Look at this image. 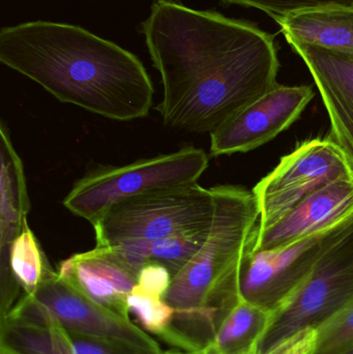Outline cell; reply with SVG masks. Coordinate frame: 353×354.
<instances>
[{"mask_svg":"<svg viewBox=\"0 0 353 354\" xmlns=\"http://www.w3.org/2000/svg\"><path fill=\"white\" fill-rule=\"evenodd\" d=\"M0 62L61 103L109 120H140L153 106L155 89L141 60L77 25L32 21L3 27Z\"/></svg>","mask_w":353,"mask_h":354,"instance_id":"cell-1","label":"cell"},{"mask_svg":"<svg viewBox=\"0 0 353 354\" xmlns=\"http://www.w3.org/2000/svg\"><path fill=\"white\" fill-rule=\"evenodd\" d=\"M1 318L49 326L55 324L79 334L126 347L139 354H159L162 348L130 317L89 299L73 283L48 266L32 295H23Z\"/></svg>","mask_w":353,"mask_h":354,"instance_id":"cell-5","label":"cell"},{"mask_svg":"<svg viewBox=\"0 0 353 354\" xmlns=\"http://www.w3.org/2000/svg\"><path fill=\"white\" fill-rule=\"evenodd\" d=\"M126 308L128 313L138 320L143 330L157 337L167 332L175 315V309L163 299L144 295L136 288L126 297Z\"/></svg>","mask_w":353,"mask_h":354,"instance_id":"cell-20","label":"cell"},{"mask_svg":"<svg viewBox=\"0 0 353 354\" xmlns=\"http://www.w3.org/2000/svg\"><path fill=\"white\" fill-rule=\"evenodd\" d=\"M317 330L307 328L289 337L265 354H313L316 347Z\"/></svg>","mask_w":353,"mask_h":354,"instance_id":"cell-24","label":"cell"},{"mask_svg":"<svg viewBox=\"0 0 353 354\" xmlns=\"http://www.w3.org/2000/svg\"><path fill=\"white\" fill-rule=\"evenodd\" d=\"M343 178H353V169L335 143L329 138L300 143L253 189L260 214L256 232L273 226L300 202Z\"/></svg>","mask_w":353,"mask_h":354,"instance_id":"cell-8","label":"cell"},{"mask_svg":"<svg viewBox=\"0 0 353 354\" xmlns=\"http://www.w3.org/2000/svg\"><path fill=\"white\" fill-rule=\"evenodd\" d=\"M336 354H353V344L348 346L347 348L343 349V351H339Z\"/></svg>","mask_w":353,"mask_h":354,"instance_id":"cell-26","label":"cell"},{"mask_svg":"<svg viewBox=\"0 0 353 354\" xmlns=\"http://www.w3.org/2000/svg\"><path fill=\"white\" fill-rule=\"evenodd\" d=\"M279 68L275 35L251 23L165 124L211 134L277 86Z\"/></svg>","mask_w":353,"mask_h":354,"instance_id":"cell-3","label":"cell"},{"mask_svg":"<svg viewBox=\"0 0 353 354\" xmlns=\"http://www.w3.org/2000/svg\"><path fill=\"white\" fill-rule=\"evenodd\" d=\"M207 167V153L195 147L128 165L101 166L77 180L62 204L93 225L116 202L153 189L197 183Z\"/></svg>","mask_w":353,"mask_h":354,"instance_id":"cell-6","label":"cell"},{"mask_svg":"<svg viewBox=\"0 0 353 354\" xmlns=\"http://www.w3.org/2000/svg\"><path fill=\"white\" fill-rule=\"evenodd\" d=\"M313 354H336L353 344V301L321 324Z\"/></svg>","mask_w":353,"mask_h":354,"instance_id":"cell-21","label":"cell"},{"mask_svg":"<svg viewBox=\"0 0 353 354\" xmlns=\"http://www.w3.org/2000/svg\"><path fill=\"white\" fill-rule=\"evenodd\" d=\"M137 280L138 284L135 287L137 290L162 299L171 284L172 274L165 266L151 262L141 268Z\"/></svg>","mask_w":353,"mask_h":354,"instance_id":"cell-23","label":"cell"},{"mask_svg":"<svg viewBox=\"0 0 353 354\" xmlns=\"http://www.w3.org/2000/svg\"><path fill=\"white\" fill-rule=\"evenodd\" d=\"M353 216V178H343L300 202L263 232L255 230L249 254L276 251Z\"/></svg>","mask_w":353,"mask_h":354,"instance_id":"cell-12","label":"cell"},{"mask_svg":"<svg viewBox=\"0 0 353 354\" xmlns=\"http://www.w3.org/2000/svg\"><path fill=\"white\" fill-rule=\"evenodd\" d=\"M0 248L1 256H6L24 228L30 202L22 160L15 151L4 122L0 126Z\"/></svg>","mask_w":353,"mask_h":354,"instance_id":"cell-15","label":"cell"},{"mask_svg":"<svg viewBox=\"0 0 353 354\" xmlns=\"http://www.w3.org/2000/svg\"><path fill=\"white\" fill-rule=\"evenodd\" d=\"M49 262L35 233L25 223L6 256H1V306L10 308L23 295H32L45 277Z\"/></svg>","mask_w":353,"mask_h":354,"instance_id":"cell-17","label":"cell"},{"mask_svg":"<svg viewBox=\"0 0 353 354\" xmlns=\"http://www.w3.org/2000/svg\"><path fill=\"white\" fill-rule=\"evenodd\" d=\"M159 354H202V353H187V351H184V353H180V351H162L161 353Z\"/></svg>","mask_w":353,"mask_h":354,"instance_id":"cell-25","label":"cell"},{"mask_svg":"<svg viewBox=\"0 0 353 354\" xmlns=\"http://www.w3.org/2000/svg\"><path fill=\"white\" fill-rule=\"evenodd\" d=\"M306 64L323 99L331 124L327 138L353 169V52L288 41Z\"/></svg>","mask_w":353,"mask_h":354,"instance_id":"cell-11","label":"cell"},{"mask_svg":"<svg viewBox=\"0 0 353 354\" xmlns=\"http://www.w3.org/2000/svg\"><path fill=\"white\" fill-rule=\"evenodd\" d=\"M353 301V222L330 245L308 278L276 310L258 354H265L300 330L315 328Z\"/></svg>","mask_w":353,"mask_h":354,"instance_id":"cell-7","label":"cell"},{"mask_svg":"<svg viewBox=\"0 0 353 354\" xmlns=\"http://www.w3.org/2000/svg\"><path fill=\"white\" fill-rule=\"evenodd\" d=\"M0 354H139L126 347L68 330L0 319Z\"/></svg>","mask_w":353,"mask_h":354,"instance_id":"cell-14","label":"cell"},{"mask_svg":"<svg viewBox=\"0 0 353 354\" xmlns=\"http://www.w3.org/2000/svg\"><path fill=\"white\" fill-rule=\"evenodd\" d=\"M314 91L309 85L278 84L211 133L213 157L248 153L287 130L304 111Z\"/></svg>","mask_w":353,"mask_h":354,"instance_id":"cell-10","label":"cell"},{"mask_svg":"<svg viewBox=\"0 0 353 354\" xmlns=\"http://www.w3.org/2000/svg\"><path fill=\"white\" fill-rule=\"evenodd\" d=\"M286 41L353 52V8H325L274 19Z\"/></svg>","mask_w":353,"mask_h":354,"instance_id":"cell-16","label":"cell"},{"mask_svg":"<svg viewBox=\"0 0 353 354\" xmlns=\"http://www.w3.org/2000/svg\"><path fill=\"white\" fill-rule=\"evenodd\" d=\"M213 216L211 189L193 183L153 189L110 206L93 225L95 247L202 232L211 228Z\"/></svg>","mask_w":353,"mask_h":354,"instance_id":"cell-4","label":"cell"},{"mask_svg":"<svg viewBox=\"0 0 353 354\" xmlns=\"http://www.w3.org/2000/svg\"><path fill=\"white\" fill-rule=\"evenodd\" d=\"M273 312L240 299L218 326L204 351L213 354H258Z\"/></svg>","mask_w":353,"mask_h":354,"instance_id":"cell-19","label":"cell"},{"mask_svg":"<svg viewBox=\"0 0 353 354\" xmlns=\"http://www.w3.org/2000/svg\"><path fill=\"white\" fill-rule=\"evenodd\" d=\"M201 353H202V354H213V353H209V351H201Z\"/></svg>","mask_w":353,"mask_h":354,"instance_id":"cell-27","label":"cell"},{"mask_svg":"<svg viewBox=\"0 0 353 354\" xmlns=\"http://www.w3.org/2000/svg\"><path fill=\"white\" fill-rule=\"evenodd\" d=\"M225 3L254 8L273 19L305 10L325 8H352L353 0H222Z\"/></svg>","mask_w":353,"mask_h":354,"instance_id":"cell-22","label":"cell"},{"mask_svg":"<svg viewBox=\"0 0 353 354\" xmlns=\"http://www.w3.org/2000/svg\"><path fill=\"white\" fill-rule=\"evenodd\" d=\"M352 222L353 216L276 251L247 254L240 272L242 299L274 313L298 290Z\"/></svg>","mask_w":353,"mask_h":354,"instance_id":"cell-9","label":"cell"},{"mask_svg":"<svg viewBox=\"0 0 353 354\" xmlns=\"http://www.w3.org/2000/svg\"><path fill=\"white\" fill-rule=\"evenodd\" d=\"M211 189L213 216L207 239L162 297L175 309L171 332L197 345L213 340L224 316L242 299L240 272L260 216L253 192L236 185Z\"/></svg>","mask_w":353,"mask_h":354,"instance_id":"cell-2","label":"cell"},{"mask_svg":"<svg viewBox=\"0 0 353 354\" xmlns=\"http://www.w3.org/2000/svg\"><path fill=\"white\" fill-rule=\"evenodd\" d=\"M209 232L207 230L153 241H128L107 248L137 277L145 264L155 262L167 268L173 278L196 254Z\"/></svg>","mask_w":353,"mask_h":354,"instance_id":"cell-18","label":"cell"},{"mask_svg":"<svg viewBox=\"0 0 353 354\" xmlns=\"http://www.w3.org/2000/svg\"><path fill=\"white\" fill-rule=\"evenodd\" d=\"M57 272L95 303L130 317L126 297L138 280L107 247L73 255L60 263Z\"/></svg>","mask_w":353,"mask_h":354,"instance_id":"cell-13","label":"cell"}]
</instances>
